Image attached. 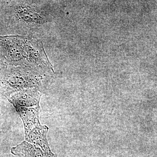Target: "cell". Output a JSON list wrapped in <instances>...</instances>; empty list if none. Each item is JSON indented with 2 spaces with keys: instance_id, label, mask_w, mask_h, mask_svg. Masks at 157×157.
<instances>
[{
  "instance_id": "cell-5",
  "label": "cell",
  "mask_w": 157,
  "mask_h": 157,
  "mask_svg": "<svg viewBox=\"0 0 157 157\" xmlns=\"http://www.w3.org/2000/svg\"><path fill=\"white\" fill-rule=\"evenodd\" d=\"M2 69V62L0 61V72H1Z\"/></svg>"
},
{
  "instance_id": "cell-1",
  "label": "cell",
  "mask_w": 157,
  "mask_h": 157,
  "mask_svg": "<svg viewBox=\"0 0 157 157\" xmlns=\"http://www.w3.org/2000/svg\"><path fill=\"white\" fill-rule=\"evenodd\" d=\"M0 46L6 58L15 67L54 73L41 40L32 36H0Z\"/></svg>"
},
{
  "instance_id": "cell-4",
  "label": "cell",
  "mask_w": 157,
  "mask_h": 157,
  "mask_svg": "<svg viewBox=\"0 0 157 157\" xmlns=\"http://www.w3.org/2000/svg\"><path fill=\"white\" fill-rule=\"evenodd\" d=\"M42 95L41 91L37 89H29L20 91L13 96V103L23 106H33L39 103Z\"/></svg>"
},
{
  "instance_id": "cell-3",
  "label": "cell",
  "mask_w": 157,
  "mask_h": 157,
  "mask_svg": "<svg viewBox=\"0 0 157 157\" xmlns=\"http://www.w3.org/2000/svg\"><path fill=\"white\" fill-rule=\"evenodd\" d=\"M14 15L16 20L24 26L36 28L51 22L50 14L39 6L23 2L15 6Z\"/></svg>"
},
{
  "instance_id": "cell-2",
  "label": "cell",
  "mask_w": 157,
  "mask_h": 157,
  "mask_svg": "<svg viewBox=\"0 0 157 157\" xmlns=\"http://www.w3.org/2000/svg\"><path fill=\"white\" fill-rule=\"evenodd\" d=\"M42 73L27 67H15L7 71L0 80V92L5 94L29 89L44 88Z\"/></svg>"
}]
</instances>
